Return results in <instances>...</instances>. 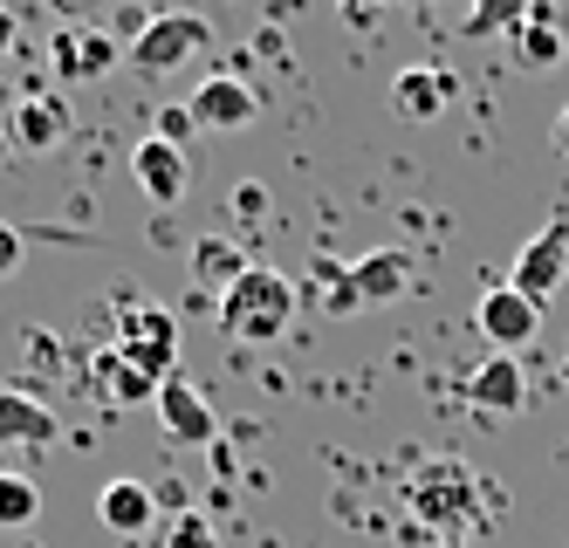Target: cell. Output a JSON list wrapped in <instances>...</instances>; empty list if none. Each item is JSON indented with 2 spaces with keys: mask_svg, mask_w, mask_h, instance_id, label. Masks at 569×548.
<instances>
[{
  "mask_svg": "<svg viewBox=\"0 0 569 548\" xmlns=\"http://www.w3.org/2000/svg\"><path fill=\"white\" fill-rule=\"evenodd\" d=\"M296 322V281L281 268H248L227 295H220V329L233 343H274V336H289Z\"/></svg>",
  "mask_w": 569,
  "mask_h": 548,
  "instance_id": "obj_1",
  "label": "cell"
},
{
  "mask_svg": "<svg viewBox=\"0 0 569 548\" xmlns=\"http://www.w3.org/2000/svg\"><path fill=\"white\" fill-rule=\"evenodd\" d=\"M480 494H487V487L473 480L467 459H432V467H419V480H412V515L460 541V528H473V521L487 515Z\"/></svg>",
  "mask_w": 569,
  "mask_h": 548,
  "instance_id": "obj_2",
  "label": "cell"
},
{
  "mask_svg": "<svg viewBox=\"0 0 569 548\" xmlns=\"http://www.w3.org/2000/svg\"><path fill=\"white\" fill-rule=\"evenodd\" d=\"M213 49V21L207 14H151L131 41V69L138 76H179L192 56H207Z\"/></svg>",
  "mask_w": 569,
  "mask_h": 548,
  "instance_id": "obj_3",
  "label": "cell"
},
{
  "mask_svg": "<svg viewBox=\"0 0 569 548\" xmlns=\"http://www.w3.org/2000/svg\"><path fill=\"white\" fill-rule=\"evenodd\" d=\"M562 281H569V220H549V227H542V233L515 255L508 288H515V295H528L536 309H549Z\"/></svg>",
  "mask_w": 569,
  "mask_h": 548,
  "instance_id": "obj_4",
  "label": "cell"
},
{
  "mask_svg": "<svg viewBox=\"0 0 569 548\" xmlns=\"http://www.w3.org/2000/svg\"><path fill=\"white\" fill-rule=\"evenodd\" d=\"M117 350H124L151 385L179 377V322L166 309H124V329H117Z\"/></svg>",
  "mask_w": 569,
  "mask_h": 548,
  "instance_id": "obj_5",
  "label": "cell"
},
{
  "mask_svg": "<svg viewBox=\"0 0 569 548\" xmlns=\"http://www.w3.org/2000/svg\"><path fill=\"white\" fill-rule=\"evenodd\" d=\"M473 329L495 343V357H515L521 343H536L542 309L528 302V295H515L508 281H495V288H480V302H473Z\"/></svg>",
  "mask_w": 569,
  "mask_h": 548,
  "instance_id": "obj_6",
  "label": "cell"
},
{
  "mask_svg": "<svg viewBox=\"0 0 569 548\" xmlns=\"http://www.w3.org/2000/svg\"><path fill=\"white\" fill-rule=\"evenodd\" d=\"M158 426L179 446H220V411L192 377H166V385H158Z\"/></svg>",
  "mask_w": 569,
  "mask_h": 548,
  "instance_id": "obj_7",
  "label": "cell"
},
{
  "mask_svg": "<svg viewBox=\"0 0 569 548\" xmlns=\"http://www.w3.org/2000/svg\"><path fill=\"white\" fill-rule=\"evenodd\" d=\"M186 110H192L199 131H248V123L261 117V97H254L240 76H207V82L186 97Z\"/></svg>",
  "mask_w": 569,
  "mask_h": 548,
  "instance_id": "obj_8",
  "label": "cell"
},
{
  "mask_svg": "<svg viewBox=\"0 0 569 548\" xmlns=\"http://www.w3.org/2000/svg\"><path fill=\"white\" fill-rule=\"evenodd\" d=\"M49 56H56V76H62V82H97V76L117 69V56H124V49H117L103 28L69 21V28L56 34V49H49Z\"/></svg>",
  "mask_w": 569,
  "mask_h": 548,
  "instance_id": "obj_9",
  "label": "cell"
},
{
  "mask_svg": "<svg viewBox=\"0 0 569 548\" xmlns=\"http://www.w3.org/2000/svg\"><path fill=\"white\" fill-rule=\"evenodd\" d=\"M97 521H103L110 535L138 541V535L158 521V487H144V480H103V487H97Z\"/></svg>",
  "mask_w": 569,
  "mask_h": 548,
  "instance_id": "obj_10",
  "label": "cell"
},
{
  "mask_svg": "<svg viewBox=\"0 0 569 548\" xmlns=\"http://www.w3.org/2000/svg\"><path fill=\"white\" fill-rule=\"evenodd\" d=\"M131 179L144 186L151 206H179V199H186V151L166 145V138H144V145L131 151Z\"/></svg>",
  "mask_w": 569,
  "mask_h": 548,
  "instance_id": "obj_11",
  "label": "cell"
},
{
  "mask_svg": "<svg viewBox=\"0 0 569 548\" xmlns=\"http://www.w3.org/2000/svg\"><path fill=\"white\" fill-rule=\"evenodd\" d=\"M446 103H453V69H405L391 82V110L405 123H432Z\"/></svg>",
  "mask_w": 569,
  "mask_h": 548,
  "instance_id": "obj_12",
  "label": "cell"
},
{
  "mask_svg": "<svg viewBox=\"0 0 569 548\" xmlns=\"http://www.w3.org/2000/svg\"><path fill=\"white\" fill-rule=\"evenodd\" d=\"M49 439H56V411L42 398L21 385L0 391V446H49Z\"/></svg>",
  "mask_w": 569,
  "mask_h": 548,
  "instance_id": "obj_13",
  "label": "cell"
},
{
  "mask_svg": "<svg viewBox=\"0 0 569 548\" xmlns=\"http://www.w3.org/2000/svg\"><path fill=\"white\" fill-rule=\"evenodd\" d=\"M467 398H473V411H521L528 405V377H521L515 357H487L467 377Z\"/></svg>",
  "mask_w": 569,
  "mask_h": 548,
  "instance_id": "obj_14",
  "label": "cell"
},
{
  "mask_svg": "<svg viewBox=\"0 0 569 548\" xmlns=\"http://www.w3.org/2000/svg\"><path fill=\"white\" fill-rule=\"evenodd\" d=\"M350 281H357L363 302H398L412 288V255L405 247H371L363 261H350Z\"/></svg>",
  "mask_w": 569,
  "mask_h": 548,
  "instance_id": "obj_15",
  "label": "cell"
},
{
  "mask_svg": "<svg viewBox=\"0 0 569 548\" xmlns=\"http://www.w3.org/2000/svg\"><path fill=\"white\" fill-rule=\"evenodd\" d=\"M62 138H69V103H62V97H42V90H34V97L14 103V145H21V151H56Z\"/></svg>",
  "mask_w": 569,
  "mask_h": 548,
  "instance_id": "obj_16",
  "label": "cell"
},
{
  "mask_svg": "<svg viewBox=\"0 0 569 548\" xmlns=\"http://www.w3.org/2000/svg\"><path fill=\"white\" fill-rule=\"evenodd\" d=\"M90 377H97V391H103L110 405H158V385H151V377H144L124 350H117V343L90 357Z\"/></svg>",
  "mask_w": 569,
  "mask_h": 548,
  "instance_id": "obj_17",
  "label": "cell"
},
{
  "mask_svg": "<svg viewBox=\"0 0 569 548\" xmlns=\"http://www.w3.org/2000/svg\"><path fill=\"white\" fill-rule=\"evenodd\" d=\"M515 56L528 69H556L562 62V28H556V8L549 0H528V21L515 28Z\"/></svg>",
  "mask_w": 569,
  "mask_h": 548,
  "instance_id": "obj_18",
  "label": "cell"
},
{
  "mask_svg": "<svg viewBox=\"0 0 569 548\" xmlns=\"http://www.w3.org/2000/svg\"><path fill=\"white\" fill-rule=\"evenodd\" d=\"M248 268H254V261L240 255L233 240H220V233H207V240L192 247V281H199V288H220V295H227V288H233L240 275H248Z\"/></svg>",
  "mask_w": 569,
  "mask_h": 548,
  "instance_id": "obj_19",
  "label": "cell"
},
{
  "mask_svg": "<svg viewBox=\"0 0 569 548\" xmlns=\"http://www.w3.org/2000/svg\"><path fill=\"white\" fill-rule=\"evenodd\" d=\"M316 302L330 309V316H357L363 309V295H357V281H350L343 261H316Z\"/></svg>",
  "mask_w": 569,
  "mask_h": 548,
  "instance_id": "obj_20",
  "label": "cell"
},
{
  "mask_svg": "<svg viewBox=\"0 0 569 548\" xmlns=\"http://www.w3.org/2000/svg\"><path fill=\"white\" fill-rule=\"evenodd\" d=\"M42 515V487L28 474H0V528H28Z\"/></svg>",
  "mask_w": 569,
  "mask_h": 548,
  "instance_id": "obj_21",
  "label": "cell"
},
{
  "mask_svg": "<svg viewBox=\"0 0 569 548\" xmlns=\"http://www.w3.org/2000/svg\"><path fill=\"white\" fill-rule=\"evenodd\" d=\"M166 548H220L213 515H179V521L166 528Z\"/></svg>",
  "mask_w": 569,
  "mask_h": 548,
  "instance_id": "obj_22",
  "label": "cell"
},
{
  "mask_svg": "<svg viewBox=\"0 0 569 548\" xmlns=\"http://www.w3.org/2000/svg\"><path fill=\"white\" fill-rule=\"evenodd\" d=\"M521 21H528V8H473L467 14V34H501V28L515 34Z\"/></svg>",
  "mask_w": 569,
  "mask_h": 548,
  "instance_id": "obj_23",
  "label": "cell"
},
{
  "mask_svg": "<svg viewBox=\"0 0 569 548\" xmlns=\"http://www.w3.org/2000/svg\"><path fill=\"white\" fill-rule=\"evenodd\" d=\"M192 131H199L192 110H186V103H172V110H158V131H151V138H166V145H179V151H186V138H192Z\"/></svg>",
  "mask_w": 569,
  "mask_h": 548,
  "instance_id": "obj_24",
  "label": "cell"
},
{
  "mask_svg": "<svg viewBox=\"0 0 569 548\" xmlns=\"http://www.w3.org/2000/svg\"><path fill=\"white\" fill-rule=\"evenodd\" d=\"M233 213L248 220V227L268 220V186H254V179H248V186H233Z\"/></svg>",
  "mask_w": 569,
  "mask_h": 548,
  "instance_id": "obj_25",
  "label": "cell"
},
{
  "mask_svg": "<svg viewBox=\"0 0 569 548\" xmlns=\"http://www.w3.org/2000/svg\"><path fill=\"white\" fill-rule=\"evenodd\" d=\"M14 268H21V233H14L8 220H0V281H8Z\"/></svg>",
  "mask_w": 569,
  "mask_h": 548,
  "instance_id": "obj_26",
  "label": "cell"
},
{
  "mask_svg": "<svg viewBox=\"0 0 569 548\" xmlns=\"http://www.w3.org/2000/svg\"><path fill=\"white\" fill-rule=\"evenodd\" d=\"M14 41H21V14L0 8V56H14Z\"/></svg>",
  "mask_w": 569,
  "mask_h": 548,
  "instance_id": "obj_27",
  "label": "cell"
},
{
  "mask_svg": "<svg viewBox=\"0 0 569 548\" xmlns=\"http://www.w3.org/2000/svg\"><path fill=\"white\" fill-rule=\"evenodd\" d=\"M254 56H261V62L281 56V28H261V34H254Z\"/></svg>",
  "mask_w": 569,
  "mask_h": 548,
  "instance_id": "obj_28",
  "label": "cell"
},
{
  "mask_svg": "<svg viewBox=\"0 0 569 548\" xmlns=\"http://www.w3.org/2000/svg\"><path fill=\"white\" fill-rule=\"evenodd\" d=\"M556 145H562V151H569V103H562V110H556Z\"/></svg>",
  "mask_w": 569,
  "mask_h": 548,
  "instance_id": "obj_29",
  "label": "cell"
},
{
  "mask_svg": "<svg viewBox=\"0 0 569 548\" xmlns=\"http://www.w3.org/2000/svg\"><path fill=\"white\" fill-rule=\"evenodd\" d=\"M446 548H467V541H446Z\"/></svg>",
  "mask_w": 569,
  "mask_h": 548,
  "instance_id": "obj_30",
  "label": "cell"
}]
</instances>
